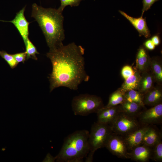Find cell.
Returning <instances> with one entry per match:
<instances>
[{
	"label": "cell",
	"mask_w": 162,
	"mask_h": 162,
	"mask_svg": "<svg viewBox=\"0 0 162 162\" xmlns=\"http://www.w3.org/2000/svg\"><path fill=\"white\" fill-rule=\"evenodd\" d=\"M85 49L74 42L50 50L46 54L51 61L52 71L50 75V91L60 87L76 90L89 76L85 68Z\"/></svg>",
	"instance_id": "cell-1"
},
{
	"label": "cell",
	"mask_w": 162,
	"mask_h": 162,
	"mask_svg": "<svg viewBox=\"0 0 162 162\" xmlns=\"http://www.w3.org/2000/svg\"><path fill=\"white\" fill-rule=\"evenodd\" d=\"M31 16L41 28L50 50L63 45L65 34L62 12L58 9L44 8L34 3Z\"/></svg>",
	"instance_id": "cell-2"
},
{
	"label": "cell",
	"mask_w": 162,
	"mask_h": 162,
	"mask_svg": "<svg viewBox=\"0 0 162 162\" xmlns=\"http://www.w3.org/2000/svg\"><path fill=\"white\" fill-rule=\"evenodd\" d=\"M89 132L78 130L69 135L64 139L58 154L55 158L57 162H82L88 155Z\"/></svg>",
	"instance_id": "cell-3"
},
{
	"label": "cell",
	"mask_w": 162,
	"mask_h": 162,
	"mask_svg": "<svg viewBox=\"0 0 162 162\" xmlns=\"http://www.w3.org/2000/svg\"><path fill=\"white\" fill-rule=\"evenodd\" d=\"M110 124L97 122L92 125L88 136L90 148L86 162H92L94 152L98 149L105 147L109 138L113 133Z\"/></svg>",
	"instance_id": "cell-4"
},
{
	"label": "cell",
	"mask_w": 162,
	"mask_h": 162,
	"mask_svg": "<svg viewBox=\"0 0 162 162\" xmlns=\"http://www.w3.org/2000/svg\"><path fill=\"white\" fill-rule=\"evenodd\" d=\"M71 106L75 115L86 116L96 113L104 106L100 97L85 94L75 96L72 100Z\"/></svg>",
	"instance_id": "cell-5"
},
{
	"label": "cell",
	"mask_w": 162,
	"mask_h": 162,
	"mask_svg": "<svg viewBox=\"0 0 162 162\" xmlns=\"http://www.w3.org/2000/svg\"><path fill=\"white\" fill-rule=\"evenodd\" d=\"M110 125L113 133L123 136L135 131L143 125L137 118L122 112Z\"/></svg>",
	"instance_id": "cell-6"
},
{
	"label": "cell",
	"mask_w": 162,
	"mask_h": 162,
	"mask_svg": "<svg viewBox=\"0 0 162 162\" xmlns=\"http://www.w3.org/2000/svg\"><path fill=\"white\" fill-rule=\"evenodd\" d=\"M105 147L112 154L118 157L128 159V152L124 136L113 132Z\"/></svg>",
	"instance_id": "cell-7"
},
{
	"label": "cell",
	"mask_w": 162,
	"mask_h": 162,
	"mask_svg": "<svg viewBox=\"0 0 162 162\" xmlns=\"http://www.w3.org/2000/svg\"><path fill=\"white\" fill-rule=\"evenodd\" d=\"M137 118L142 125L159 124L162 122V104L143 110Z\"/></svg>",
	"instance_id": "cell-8"
},
{
	"label": "cell",
	"mask_w": 162,
	"mask_h": 162,
	"mask_svg": "<svg viewBox=\"0 0 162 162\" xmlns=\"http://www.w3.org/2000/svg\"><path fill=\"white\" fill-rule=\"evenodd\" d=\"M25 9L26 6H25L16 13L14 18L11 21L0 20L13 23L17 29L24 42L28 38V26L29 24L24 15Z\"/></svg>",
	"instance_id": "cell-9"
},
{
	"label": "cell",
	"mask_w": 162,
	"mask_h": 162,
	"mask_svg": "<svg viewBox=\"0 0 162 162\" xmlns=\"http://www.w3.org/2000/svg\"><path fill=\"white\" fill-rule=\"evenodd\" d=\"M149 125H143L135 131L124 136L128 150H132L142 145L143 136Z\"/></svg>",
	"instance_id": "cell-10"
},
{
	"label": "cell",
	"mask_w": 162,
	"mask_h": 162,
	"mask_svg": "<svg viewBox=\"0 0 162 162\" xmlns=\"http://www.w3.org/2000/svg\"><path fill=\"white\" fill-rule=\"evenodd\" d=\"M121 112L119 105L109 107H103L99 110L96 113L97 122L110 124Z\"/></svg>",
	"instance_id": "cell-11"
},
{
	"label": "cell",
	"mask_w": 162,
	"mask_h": 162,
	"mask_svg": "<svg viewBox=\"0 0 162 162\" xmlns=\"http://www.w3.org/2000/svg\"><path fill=\"white\" fill-rule=\"evenodd\" d=\"M119 12L127 19L136 30L139 33V36H144L147 38L150 37L151 34L148 27L146 18L142 16L140 17L135 18L130 16L124 11L120 10Z\"/></svg>",
	"instance_id": "cell-12"
},
{
	"label": "cell",
	"mask_w": 162,
	"mask_h": 162,
	"mask_svg": "<svg viewBox=\"0 0 162 162\" xmlns=\"http://www.w3.org/2000/svg\"><path fill=\"white\" fill-rule=\"evenodd\" d=\"M152 155V148L145 145L135 147L128 153V158L140 162L148 161Z\"/></svg>",
	"instance_id": "cell-13"
},
{
	"label": "cell",
	"mask_w": 162,
	"mask_h": 162,
	"mask_svg": "<svg viewBox=\"0 0 162 162\" xmlns=\"http://www.w3.org/2000/svg\"><path fill=\"white\" fill-rule=\"evenodd\" d=\"M162 90L160 87L154 86L143 94L144 105L153 106L162 103Z\"/></svg>",
	"instance_id": "cell-14"
},
{
	"label": "cell",
	"mask_w": 162,
	"mask_h": 162,
	"mask_svg": "<svg viewBox=\"0 0 162 162\" xmlns=\"http://www.w3.org/2000/svg\"><path fill=\"white\" fill-rule=\"evenodd\" d=\"M162 138L161 131L153 124L149 125L143 136L142 145L152 147Z\"/></svg>",
	"instance_id": "cell-15"
},
{
	"label": "cell",
	"mask_w": 162,
	"mask_h": 162,
	"mask_svg": "<svg viewBox=\"0 0 162 162\" xmlns=\"http://www.w3.org/2000/svg\"><path fill=\"white\" fill-rule=\"evenodd\" d=\"M150 58L146 48L142 46L138 49L136 57L137 70L140 73L149 70Z\"/></svg>",
	"instance_id": "cell-16"
},
{
	"label": "cell",
	"mask_w": 162,
	"mask_h": 162,
	"mask_svg": "<svg viewBox=\"0 0 162 162\" xmlns=\"http://www.w3.org/2000/svg\"><path fill=\"white\" fill-rule=\"evenodd\" d=\"M138 91L142 94L152 88L155 82L154 77L150 70L140 74Z\"/></svg>",
	"instance_id": "cell-17"
},
{
	"label": "cell",
	"mask_w": 162,
	"mask_h": 162,
	"mask_svg": "<svg viewBox=\"0 0 162 162\" xmlns=\"http://www.w3.org/2000/svg\"><path fill=\"white\" fill-rule=\"evenodd\" d=\"M121 112L131 116L137 118L145 109V106L134 102L125 100L119 104Z\"/></svg>",
	"instance_id": "cell-18"
},
{
	"label": "cell",
	"mask_w": 162,
	"mask_h": 162,
	"mask_svg": "<svg viewBox=\"0 0 162 162\" xmlns=\"http://www.w3.org/2000/svg\"><path fill=\"white\" fill-rule=\"evenodd\" d=\"M161 60L158 58H150L149 70L154 79L159 85L162 84V64Z\"/></svg>",
	"instance_id": "cell-19"
},
{
	"label": "cell",
	"mask_w": 162,
	"mask_h": 162,
	"mask_svg": "<svg viewBox=\"0 0 162 162\" xmlns=\"http://www.w3.org/2000/svg\"><path fill=\"white\" fill-rule=\"evenodd\" d=\"M140 76V73L135 71L134 74L125 80L119 89L124 94L130 90H138Z\"/></svg>",
	"instance_id": "cell-20"
},
{
	"label": "cell",
	"mask_w": 162,
	"mask_h": 162,
	"mask_svg": "<svg viewBox=\"0 0 162 162\" xmlns=\"http://www.w3.org/2000/svg\"><path fill=\"white\" fill-rule=\"evenodd\" d=\"M125 100L124 94L119 88L112 93L110 96L107 104L104 107H109L119 105Z\"/></svg>",
	"instance_id": "cell-21"
},
{
	"label": "cell",
	"mask_w": 162,
	"mask_h": 162,
	"mask_svg": "<svg viewBox=\"0 0 162 162\" xmlns=\"http://www.w3.org/2000/svg\"><path fill=\"white\" fill-rule=\"evenodd\" d=\"M124 96L125 100L145 106L143 102V94L137 90H132L126 92L124 93Z\"/></svg>",
	"instance_id": "cell-22"
},
{
	"label": "cell",
	"mask_w": 162,
	"mask_h": 162,
	"mask_svg": "<svg viewBox=\"0 0 162 162\" xmlns=\"http://www.w3.org/2000/svg\"><path fill=\"white\" fill-rule=\"evenodd\" d=\"M151 148L152 149L151 159L156 162H161L162 161V140L158 141Z\"/></svg>",
	"instance_id": "cell-23"
},
{
	"label": "cell",
	"mask_w": 162,
	"mask_h": 162,
	"mask_svg": "<svg viewBox=\"0 0 162 162\" xmlns=\"http://www.w3.org/2000/svg\"><path fill=\"white\" fill-rule=\"evenodd\" d=\"M26 53V60L30 58L35 60H37L38 58L36 54H39L36 48L33 43L30 40L29 38L24 42Z\"/></svg>",
	"instance_id": "cell-24"
},
{
	"label": "cell",
	"mask_w": 162,
	"mask_h": 162,
	"mask_svg": "<svg viewBox=\"0 0 162 162\" xmlns=\"http://www.w3.org/2000/svg\"><path fill=\"white\" fill-rule=\"evenodd\" d=\"M0 56L12 69L16 67L18 64L15 60L13 54L8 53L4 50L0 51Z\"/></svg>",
	"instance_id": "cell-25"
},
{
	"label": "cell",
	"mask_w": 162,
	"mask_h": 162,
	"mask_svg": "<svg viewBox=\"0 0 162 162\" xmlns=\"http://www.w3.org/2000/svg\"><path fill=\"white\" fill-rule=\"evenodd\" d=\"M83 0H60L61 5L58 9L60 12H62L66 7L68 6L71 7L78 6Z\"/></svg>",
	"instance_id": "cell-26"
},
{
	"label": "cell",
	"mask_w": 162,
	"mask_h": 162,
	"mask_svg": "<svg viewBox=\"0 0 162 162\" xmlns=\"http://www.w3.org/2000/svg\"><path fill=\"white\" fill-rule=\"evenodd\" d=\"M135 71L130 66L126 65L124 66L122 68L121 74L123 78L126 80L130 76L134 74Z\"/></svg>",
	"instance_id": "cell-27"
},
{
	"label": "cell",
	"mask_w": 162,
	"mask_h": 162,
	"mask_svg": "<svg viewBox=\"0 0 162 162\" xmlns=\"http://www.w3.org/2000/svg\"><path fill=\"white\" fill-rule=\"evenodd\" d=\"M159 0H142L143 8L142 9L141 16H143L144 13L147 11L156 2Z\"/></svg>",
	"instance_id": "cell-28"
},
{
	"label": "cell",
	"mask_w": 162,
	"mask_h": 162,
	"mask_svg": "<svg viewBox=\"0 0 162 162\" xmlns=\"http://www.w3.org/2000/svg\"><path fill=\"white\" fill-rule=\"evenodd\" d=\"M13 56L18 64L20 62L24 63L26 59V51L16 53L13 54Z\"/></svg>",
	"instance_id": "cell-29"
},
{
	"label": "cell",
	"mask_w": 162,
	"mask_h": 162,
	"mask_svg": "<svg viewBox=\"0 0 162 162\" xmlns=\"http://www.w3.org/2000/svg\"><path fill=\"white\" fill-rule=\"evenodd\" d=\"M144 45L147 49L150 50H154L155 46L150 39L146 40L144 43Z\"/></svg>",
	"instance_id": "cell-30"
},
{
	"label": "cell",
	"mask_w": 162,
	"mask_h": 162,
	"mask_svg": "<svg viewBox=\"0 0 162 162\" xmlns=\"http://www.w3.org/2000/svg\"><path fill=\"white\" fill-rule=\"evenodd\" d=\"M151 39L155 46L158 45L160 43V38L158 35L153 36Z\"/></svg>",
	"instance_id": "cell-31"
}]
</instances>
